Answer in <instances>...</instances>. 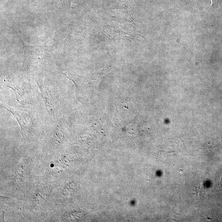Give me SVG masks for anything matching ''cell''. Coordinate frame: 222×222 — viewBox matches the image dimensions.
<instances>
[{"label":"cell","instance_id":"cell-1","mask_svg":"<svg viewBox=\"0 0 222 222\" xmlns=\"http://www.w3.org/2000/svg\"><path fill=\"white\" fill-rule=\"evenodd\" d=\"M22 43L24 52V61H28L31 59L40 58L48 52V48L45 46H31L26 44L19 36Z\"/></svg>","mask_w":222,"mask_h":222}]
</instances>
